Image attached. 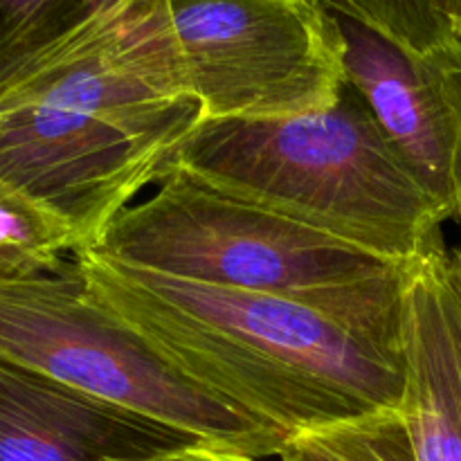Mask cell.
Instances as JSON below:
<instances>
[{
  "mask_svg": "<svg viewBox=\"0 0 461 461\" xmlns=\"http://www.w3.org/2000/svg\"><path fill=\"white\" fill-rule=\"evenodd\" d=\"M201 122L158 0H126L0 88V178L88 250Z\"/></svg>",
  "mask_w": 461,
  "mask_h": 461,
  "instance_id": "6da1fadb",
  "label": "cell"
},
{
  "mask_svg": "<svg viewBox=\"0 0 461 461\" xmlns=\"http://www.w3.org/2000/svg\"><path fill=\"white\" fill-rule=\"evenodd\" d=\"M90 293L167 363L291 439L399 410V338L295 297L234 291L135 268L97 250L72 255Z\"/></svg>",
  "mask_w": 461,
  "mask_h": 461,
  "instance_id": "7a4b0ae2",
  "label": "cell"
},
{
  "mask_svg": "<svg viewBox=\"0 0 461 461\" xmlns=\"http://www.w3.org/2000/svg\"><path fill=\"white\" fill-rule=\"evenodd\" d=\"M171 165L387 264L446 243L448 219L349 81L322 111L198 122Z\"/></svg>",
  "mask_w": 461,
  "mask_h": 461,
  "instance_id": "3957f363",
  "label": "cell"
},
{
  "mask_svg": "<svg viewBox=\"0 0 461 461\" xmlns=\"http://www.w3.org/2000/svg\"><path fill=\"white\" fill-rule=\"evenodd\" d=\"M88 250L185 282L295 297L401 338V266L230 196L176 165Z\"/></svg>",
  "mask_w": 461,
  "mask_h": 461,
  "instance_id": "277c9868",
  "label": "cell"
},
{
  "mask_svg": "<svg viewBox=\"0 0 461 461\" xmlns=\"http://www.w3.org/2000/svg\"><path fill=\"white\" fill-rule=\"evenodd\" d=\"M0 356L250 457H279L288 441L167 363L90 293L75 257L52 273L0 284Z\"/></svg>",
  "mask_w": 461,
  "mask_h": 461,
  "instance_id": "5b68a950",
  "label": "cell"
},
{
  "mask_svg": "<svg viewBox=\"0 0 461 461\" xmlns=\"http://www.w3.org/2000/svg\"><path fill=\"white\" fill-rule=\"evenodd\" d=\"M201 122L322 111L347 86L345 34L315 0H158Z\"/></svg>",
  "mask_w": 461,
  "mask_h": 461,
  "instance_id": "8992f818",
  "label": "cell"
},
{
  "mask_svg": "<svg viewBox=\"0 0 461 461\" xmlns=\"http://www.w3.org/2000/svg\"><path fill=\"white\" fill-rule=\"evenodd\" d=\"M338 21L347 81L446 219L461 223V34L408 54L349 18Z\"/></svg>",
  "mask_w": 461,
  "mask_h": 461,
  "instance_id": "52a82bcc",
  "label": "cell"
},
{
  "mask_svg": "<svg viewBox=\"0 0 461 461\" xmlns=\"http://www.w3.org/2000/svg\"><path fill=\"white\" fill-rule=\"evenodd\" d=\"M196 444L0 356V461H140Z\"/></svg>",
  "mask_w": 461,
  "mask_h": 461,
  "instance_id": "ba28073f",
  "label": "cell"
},
{
  "mask_svg": "<svg viewBox=\"0 0 461 461\" xmlns=\"http://www.w3.org/2000/svg\"><path fill=\"white\" fill-rule=\"evenodd\" d=\"M401 414L419 461H461V241L401 266Z\"/></svg>",
  "mask_w": 461,
  "mask_h": 461,
  "instance_id": "9c48e42d",
  "label": "cell"
},
{
  "mask_svg": "<svg viewBox=\"0 0 461 461\" xmlns=\"http://www.w3.org/2000/svg\"><path fill=\"white\" fill-rule=\"evenodd\" d=\"M126 0H0V88Z\"/></svg>",
  "mask_w": 461,
  "mask_h": 461,
  "instance_id": "30bf717a",
  "label": "cell"
},
{
  "mask_svg": "<svg viewBox=\"0 0 461 461\" xmlns=\"http://www.w3.org/2000/svg\"><path fill=\"white\" fill-rule=\"evenodd\" d=\"M70 225L0 178V284L52 273L75 255Z\"/></svg>",
  "mask_w": 461,
  "mask_h": 461,
  "instance_id": "8fae6325",
  "label": "cell"
},
{
  "mask_svg": "<svg viewBox=\"0 0 461 461\" xmlns=\"http://www.w3.org/2000/svg\"><path fill=\"white\" fill-rule=\"evenodd\" d=\"M279 461H419L401 410H381L293 435Z\"/></svg>",
  "mask_w": 461,
  "mask_h": 461,
  "instance_id": "7c38bea8",
  "label": "cell"
},
{
  "mask_svg": "<svg viewBox=\"0 0 461 461\" xmlns=\"http://www.w3.org/2000/svg\"><path fill=\"white\" fill-rule=\"evenodd\" d=\"M331 14L376 32L408 54H426L455 34L439 0H315Z\"/></svg>",
  "mask_w": 461,
  "mask_h": 461,
  "instance_id": "4fadbf2b",
  "label": "cell"
},
{
  "mask_svg": "<svg viewBox=\"0 0 461 461\" xmlns=\"http://www.w3.org/2000/svg\"><path fill=\"white\" fill-rule=\"evenodd\" d=\"M140 461H268V459L250 457V455L221 448V446L196 444V446H187V448L169 450V453H162V455H156V457L140 459Z\"/></svg>",
  "mask_w": 461,
  "mask_h": 461,
  "instance_id": "5bb4252c",
  "label": "cell"
},
{
  "mask_svg": "<svg viewBox=\"0 0 461 461\" xmlns=\"http://www.w3.org/2000/svg\"><path fill=\"white\" fill-rule=\"evenodd\" d=\"M439 7L444 16L448 18L453 32L461 34V0H439Z\"/></svg>",
  "mask_w": 461,
  "mask_h": 461,
  "instance_id": "9a60e30c",
  "label": "cell"
}]
</instances>
